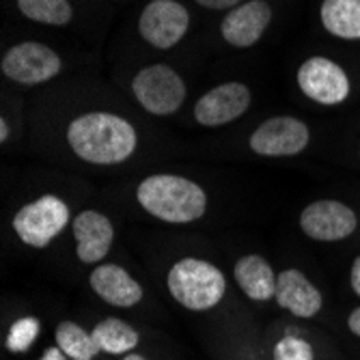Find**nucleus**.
I'll return each mask as SVG.
<instances>
[{
	"label": "nucleus",
	"instance_id": "nucleus-1",
	"mask_svg": "<svg viewBox=\"0 0 360 360\" xmlns=\"http://www.w3.org/2000/svg\"><path fill=\"white\" fill-rule=\"evenodd\" d=\"M68 143L74 153L91 165H119L134 153L139 134L134 125L112 112H89L68 127Z\"/></svg>",
	"mask_w": 360,
	"mask_h": 360
},
{
	"label": "nucleus",
	"instance_id": "nucleus-2",
	"mask_svg": "<svg viewBox=\"0 0 360 360\" xmlns=\"http://www.w3.org/2000/svg\"><path fill=\"white\" fill-rule=\"evenodd\" d=\"M136 199L147 214L171 224L194 222L207 210L205 190L188 177L171 173L145 177L136 188Z\"/></svg>",
	"mask_w": 360,
	"mask_h": 360
},
{
	"label": "nucleus",
	"instance_id": "nucleus-3",
	"mask_svg": "<svg viewBox=\"0 0 360 360\" xmlns=\"http://www.w3.org/2000/svg\"><path fill=\"white\" fill-rule=\"evenodd\" d=\"M167 285L171 296L188 311L214 309L226 291V278L210 261L186 257L169 270Z\"/></svg>",
	"mask_w": 360,
	"mask_h": 360
},
{
	"label": "nucleus",
	"instance_id": "nucleus-4",
	"mask_svg": "<svg viewBox=\"0 0 360 360\" xmlns=\"http://www.w3.org/2000/svg\"><path fill=\"white\" fill-rule=\"evenodd\" d=\"M70 222V207L54 194H44L37 201L26 203L13 216V231L32 248H46L52 244Z\"/></svg>",
	"mask_w": 360,
	"mask_h": 360
},
{
	"label": "nucleus",
	"instance_id": "nucleus-5",
	"mask_svg": "<svg viewBox=\"0 0 360 360\" xmlns=\"http://www.w3.org/2000/svg\"><path fill=\"white\" fill-rule=\"evenodd\" d=\"M132 91L139 104L158 117L177 112L186 100V84L169 65H149L141 70L132 82Z\"/></svg>",
	"mask_w": 360,
	"mask_h": 360
},
{
	"label": "nucleus",
	"instance_id": "nucleus-6",
	"mask_svg": "<svg viewBox=\"0 0 360 360\" xmlns=\"http://www.w3.org/2000/svg\"><path fill=\"white\" fill-rule=\"evenodd\" d=\"M298 86L309 100L321 106H337L349 97V78L341 65L326 56H311L298 70Z\"/></svg>",
	"mask_w": 360,
	"mask_h": 360
},
{
	"label": "nucleus",
	"instance_id": "nucleus-7",
	"mask_svg": "<svg viewBox=\"0 0 360 360\" xmlns=\"http://www.w3.org/2000/svg\"><path fill=\"white\" fill-rule=\"evenodd\" d=\"M0 68L9 80L32 86L52 80L60 72V56L44 44L24 41L7 50Z\"/></svg>",
	"mask_w": 360,
	"mask_h": 360
},
{
	"label": "nucleus",
	"instance_id": "nucleus-8",
	"mask_svg": "<svg viewBox=\"0 0 360 360\" xmlns=\"http://www.w3.org/2000/svg\"><path fill=\"white\" fill-rule=\"evenodd\" d=\"M358 226L356 212L335 199L309 203L300 214L302 233L315 242H339L349 238Z\"/></svg>",
	"mask_w": 360,
	"mask_h": 360
},
{
	"label": "nucleus",
	"instance_id": "nucleus-9",
	"mask_svg": "<svg viewBox=\"0 0 360 360\" xmlns=\"http://www.w3.org/2000/svg\"><path fill=\"white\" fill-rule=\"evenodd\" d=\"M190 15L177 0H151L143 9L139 30L147 44L160 50L177 46L188 32Z\"/></svg>",
	"mask_w": 360,
	"mask_h": 360
},
{
	"label": "nucleus",
	"instance_id": "nucleus-10",
	"mask_svg": "<svg viewBox=\"0 0 360 360\" xmlns=\"http://www.w3.org/2000/svg\"><path fill=\"white\" fill-rule=\"evenodd\" d=\"M309 141L311 132L304 121L296 117H272L252 132L250 149L266 158H287L302 153Z\"/></svg>",
	"mask_w": 360,
	"mask_h": 360
},
{
	"label": "nucleus",
	"instance_id": "nucleus-11",
	"mask_svg": "<svg viewBox=\"0 0 360 360\" xmlns=\"http://www.w3.org/2000/svg\"><path fill=\"white\" fill-rule=\"evenodd\" d=\"M250 106V91L242 82H224L207 91L194 104V119L205 127L226 125L240 119Z\"/></svg>",
	"mask_w": 360,
	"mask_h": 360
},
{
	"label": "nucleus",
	"instance_id": "nucleus-12",
	"mask_svg": "<svg viewBox=\"0 0 360 360\" xmlns=\"http://www.w3.org/2000/svg\"><path fill=\"white\" fill-rule=\"evenodd\" d=\"M272 22V7L266 0H248L229 11L220 24L222 37L233 48L255 46Z\"/></svg>",
	"mask_w": 360,
	"mask_h": 360
},
{
	"label": "nucleus",
	"instance_id": "nucleus-13",
	"mask_svg": "<svg viewBox=\"0 0 360 360\" xmlns=\"http://www.w3.org/2000/svg\"><path fill=\"white\" fill-rule=\"evenodd\" d=\"M76 255L82 264H102L110 252L115 229L108 216L95 210H84L74 218Z\"/></svg>",
	"mask_w": 360,
	"mask_h": 360
},
{
	"label": "nucleus",
	"instance_id": "nucleus-14",
	"mask_svg": "<svg viewBox=\"0 0 360 360\" xmlns=\"http://www.w3.org/2000/svg\"><path fill=\"white\" fill-rule=\"evenodd\" d=\"M274 298L281 309L289 311L291 315L309 319L321 311L323 298L319 289L296 268L283 270L276 276V293Z\"/></svg>",
	"mask_w": 360,
	"mask_h": 360
},
{
	"label": "nucleus",
	"instance_id": "nucleus-15",
	"mask_svg": "<svg viewBox=\"0 0 360 360\" xmlns=\"http://www.w3.org/2000/svg\"><path fill=\"white\" fill-rule=\"evenodd\" d=\"M91 289L110 307L129 309L143 300V287L117 264H100L91 272Z\"/></svg>",
	"mask_w": 360,
	"mask_h": 360
},
{
	"label": "nucleus",
	"instance_id": "nucleus-16",
	"mask_svg": "<svg viewBox=\"0 0 360 360\" xmlns=\"http://www.w3.org/2000/svg\"><path fill=\"white\" fill-rule=\"evenodd\" d=\"M240 289L255 302H268L276 293V274L264 257L246 255L233 268Z\"/></svg>",
	"mask_w": 360,
	"mask_h": 360
},
{
	"label": "nucleus",
	"instance_id": "nucleus-17",
	"mask_svg": "<svg viewBox=\"0 0 360 360\" xmlns=\"http://www.w3.org/2000/svg\"><path fill=\"white\" fill-rule=\"evenodd\" d=\"M319 18L339 39H360V0H323Z\"/></svg>",
	"mask_w": 360,
	"mask_h": 360
},
{
	"label": "nucleus",
	"instance_id": "nucleus-18",
	"mask_svg": "<svg viewBox=\"0 0 360 360\" xmlns=\"http://www.w3.org/2000/svg\"><path fill=\"white\" fill-rule=\"evenodd\" d=\"M91 333H93V339H95L97 347H100V352L110 354V356L134 352L141 341L139 333L132 328V326L117 319V317L102 319Z\"/></svg>",
	"mask_w": 360,
	"mask_h": 360
},
{
	"label": "nucleus",
	"instance_id": "nucleus-19",
	"mask_svg": "<svg viewBox=\"0 0 360 360\" xmlns=\"http://www.w3.org/2000/svg\"><path fill=\"white\" fill-rule=\"evenodd\" d=\"M56 345L72 360H93L100 354L93 333H86L76 321H60L54 333Z\"/></svg>",
	"mask_w": 360,
	"mask_h": 360
},
{
	"label": "nucleus",
	"instance_id": "nucleus-20",
	"mask_svg": "<svg viewBox=\"0 0 360 360\" xmlns=\"http://www.w3.org/2000/svg\"><path fill=\"white\" fill-rule=\"evenodd\" d=\"M18 7L28 20L50 26H65L72 20V5L68 0H18Z\"/></svg>",
	"mask_w": 360,
	"mask_h": 360
},
{
	"label": "nucleus",
	"instance_id": "nucleus-21",
	"mask_svg": "<svg viewBox=\"0 0 360 360\" xmlns=\"http://www.w3.org/2000/svg\"><path fill=\"white\" fill-rule=\"evenodd\" d=\"M39 333H41V323L37 317H22L11 323L5 345L11 354H24L35 345Z\"/></svg>",
	"mask_w": 360,
	"mask_h": 360
},
{
	"label": "nucleus",
	"instance_id": "nucleus-22",
	"mask_svg": "<svg viewBox=\"0 0 360 360\" xmlns=\"http://www.w3.org/2000/svg\"><path fill=\"white\" fill-rule=\"evenodd\" d=\"M274 360H313V347L300 337H283L274 345Z\"/></svg>",
	"mask_w": 360,
	"mask_h": 360
},
{
	"label": "nucleus",
	"instance_id": "nucleus-23",
	"mask_svg": "<svg viewBox=\"0 0 360 360\" xmlns=\"http://www.w3.org/2000/svg\"><path fill=\"white\" fill-rule=\"evenodd\" d=\"M205 9H233L242 5V0H196Z\"/></svg>",
	"mask_w": 360,
	"mask_h": 360
},
{
	"label": "nucleus",
	"instance_id": "nucleus-24",
	"mask_svg": "<svg viewBox=\"0 0 360 360\" xmlns=\"http://www.w3.org/2000/svg\"><path fill=\"white\" fill-rule=\"evenodd\" d=\"M349 285H352V291L360 298V255L354 259L352 264V272H349Z\"/></svg>",
	"mask_w": 360,
	"mask_h": 360
},
{
	"label": "nucleus",
	"instance_id": "nucleus-25",
	"mask_svg": "<svg viewBox=\"0 0 360 360\" xmlns=\"http://www.w3.org/2000/svg\"><path fill=\"white\" fill-rule=\"evenodd\" d=\"M347 328H349V333H352L354 337L360 339V307H356V309L349 313V317H347Z\"/></svg>",
	"mask_w": 360,
	"mask_h": 360
},
{
	"label": "nucleus",
	"instance_id": "nucleus-26",
	"mask_svg": "<svg viewBox=\"0 0 360 360\" xmlns=\"http://www.w3.org/2000/svg\"><path fill=\"white\" fill-rule=\"evenodd\" d=\"M39 360H72L68 354H65L58 345L56 347H48L44 354H41V358Z\"/></svg>",
	"mask_w": 360,
	"mask_h": 360
},
{
	"label": "nucleus",
	"instance_id": "nucleus-27",
	"mask_svg": "<svg viewBox=\"0 0 360 360\" xmlns=\"http://www.w3.org/2000/svg\"><path fill=\"white\" fill-rule=\"evenodd\" d=\"M9 139V125H7V119L3 117L0 119V143H7Z\"/></svg>",
	"mask_w": 360,
	"mask_h": 360
},
{
	"label": "nucleus",
	"instance_id": "nucleus-28",
	"mask_svg": "<svg viewBox=\"0 0 360 360\" xmlns=\"http://www.w3.org/2000/svg\"><path fill=\"white\" fill-rule=\"evenodd\" d=\"M123 360H147L145 356H141V354H125V358Z\"/></svg>",
	"mask_w": 360,
	"mask_h": 360
}]
</instances>
